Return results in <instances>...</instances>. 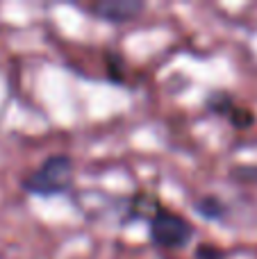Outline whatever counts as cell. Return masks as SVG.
Wrapping results in <instances>:
<instances>
[{
    "instance_id": "obj_4",
    "label": "cell",
    "mask_w": 257,
    "mask_h": 259,
    "mask_svg": "<svg viewBox=\"0 0 257 259\" xmlns=\"http://www.w3.org/2000/svg\"><path fill=\"white\" fill-rule=\"evenodd\" d=\"M196 257L198 259H223V252L219 250L217 246H200L198 250H196Z\"/></svg>"
},
{
    "instance_id": "obj_5",
    "label": "cell",
    "mask_w": 257,
    "mask_h": 259,
    "mask_svg": "<svg viewBox=\"0 0 257 259\" xmlns=\"http://www.w3.org/2000/svg\"><path fill=\"white\" fill-rule=\"evenodd\" d=\"M198 209L203 211V214H207V216H219V211H221V207H219V200H212V198H207V200H203L198 205Z\"/></svg>"
},
{
    "instance_id": "obj_1",
    "label": "cell",
    "mask_w": 257,
    "mask_h": 259,
    "mask_svg": "<svg viewBox=\"0 0 257 259\" xmlns=\"http://www.w3.org/2000/svg\"><path fill=\"white\" fill-rule=\"evenodd\" d=\"M73 182V161L66 155H55L46 159L36 170H32L25 180L23 187L32 193L39 196H53V193H62L71 187Z\"/></svg>"
},
{
    "instance_id": "obj_3",
    "label": "cell",
    "mask_w": 257,
    "mask_h": 259,
    "mask_svg": "<svg viewBox=\"0 0 257 259\" xmlns=\"http://www.w3.org/2000/svg\"><path fill=\"white\" fill-rule=\"evenodd\" d=\"M91 12L105 21H132L144 12V3L139 0H100L91 5Z\"/></svg>"
},
{
    "instance_id": "obj_2",
    "label": "cell",
    "mask_w": 257,
    "mask_h": 259,
    "mask_svg": "<svg viewBox=\"0 0 257 259\" xmlns=\"http://www.w3.org/2000/svg\"><path fill=\"white\" fill-rule=\"evenodd\" d=\"M150 237L157 246L180 248L191 239V225L168 209H157L150 219Z\"/></svg>"
}]
</instances>
